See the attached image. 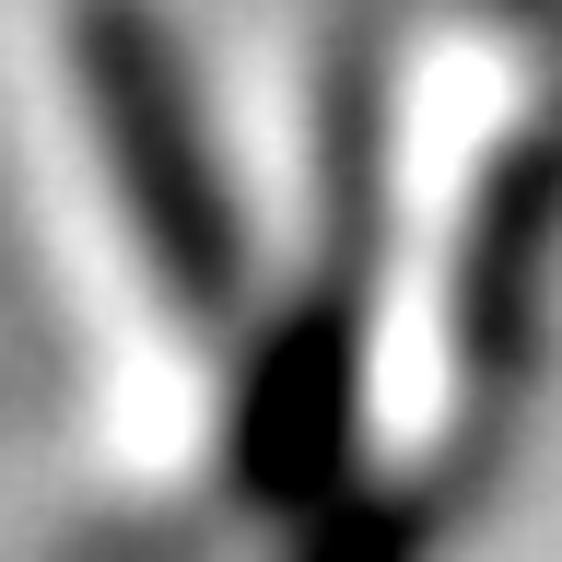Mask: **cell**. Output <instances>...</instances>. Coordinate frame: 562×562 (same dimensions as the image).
Instances as JSON below:
<instances>
[{
	"label": "cell",
	"mask_w": 562,
	"mask_h": 562,
	"mask_svg": "<svg viewBox=\"0 0 562 562\" xmlns=\"http://www.w3.org/2000/svg\"><path fill=\"white\" fill-rule=\"evenodd\" d=\"M70 82H82V130L117 176V223H130L165 316L223 328L246 246H235V200H223V165H211L200 94L176 70V35L140 0H70Z\"/></svg>",
	"instance_id": "1"
},
{
	"label": "cell",
	"mask_w": 562,
	"mask_h": 562,
	"mask_svg": "<svg viewBox=\"0 0 562 562\" xmlns=\"http://www.w3.org/2000/svg\"><path fill=\"white\" fill-rule=\"evenodd\" d=\"M422 539H434V516H422L411 492H363L305 562H422Z\"/></svg>",
	"instance_id": "2"
}]
</instances>
